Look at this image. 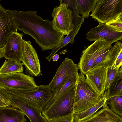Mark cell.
I'll list each match as a JSON object with an SVG mask.
<instances>
[{
	"label": "cell",
	"mask_w": 122,
	"mask_h": 122,
	"mask_svg": "<svg viewBox=\"0 0 122 122\" xmlns=\"http://www.w3.org/2000/svg\"><path fill=\"white\" fill-rule=\"evenodd\" d=\"M25 116L21 110L12 107H0V122H26Z\"/></svg>",
	"instance_id": "17"
},
{
	"label": "cell",
	"mask_w": 122,
	"mask_h": 122,
	"mask_svg": "<svg viewBox=\"0 0 122 122\" xmlns=\"http://www.w3.org/2000/svg\"><path fill=\"white\" fill-rule=\"evenodd\" d=\"M106 103L114 113L122 117V96H116L107 98Z\"/></svg>",
	"instance_id": "23"
},
{
	"label": "cell",
	"mask_w": 122,
	"mask_h": 122,
	"mask_svg": "<svg viewBox=\"0 0 122 122\" xmlns=\"http://www.w3.org/2000/svg\"><path fill=\"white\" fill-rule=\"evenodd\" d=\"M9 107L8 105L0 100V107Z\"/></svg>",
	"instance_id": "33"
},
{
	"label": "cell",
	"mask_w": 122,
	"mask_h": 122,
	"mask_svg": "<svg viewBox=\"0 0 122 122\" xmlns=\"http://www.w3.org/2000/svg\"><path fill=\"white\" fill-rule=\"evenodd\" d=\"M107 90L103 95L98 93L81 72L76 82L73 113H78L92 107L107 95Z\"/></svg>",
	"instance_id": "2"
},
{
	"label": "cell",
	"mask_w": 122,
	"mask_h": 122,
	"mask_svg": "<svg viewBox=\"0 0 122 122\" xmlns=\"http://www.w3.org/2000/svg\"><path fill=\"white\" fill-rule=\"evenodd\" d=\"M22 65L25 68V73L31 76H40L41 70L37 52L30 41L23 40L22 47Z\"/></svg>",
	"instance_id": "10"
},
{
	"label": "cell",
	"mask_w": 122,
	"mask_h": 122,
	"mask_svg": "<svg viewBox=\"0 0 122 122\" xmlns=\"http://www.w3.org/2000/svg\"><path fill=\"white\" fill-rule=\"evenodd\" d=\"M86 35V38L88 41L103 40L111 44L122 38V32L113 30L105 23H99L97 26L92 28Z\"/></svg>",
	"instance_id": "14"
},
{
	"label": "cell",
	"mask_w": 122,
	"mask_h": 122,
	"mask_svg": "<svg viewBox=\"0 0 122 122\" xmlns=\"http://www.w3.org/2000/svg\"><path fill=\"white\" fill-rule=\"evenodd\" d=\"M23 67L22 63L15 60L5 59L0 68V75L18 72L23 73Z\"/></svg>",
	"instance_id": "20"
},
{
	"label": "cell",
	"mask_w": 122,
	"mask_h": 122,
	"mask_svg": "<svg viewBox=\"0 0 122 122\" xmlns=\"http://www.w3.org/2000/svg\"><path fill=\"white\" fill-rule=\"evenodd\" d=\"M8 10L14 17L18 30L33 38L43 51L59 46L65 38L63 34L54 28L52 20H43L36 11Z\"/></svg>",
	"instance_id": "1"
},
{
	"label": "cell",
	"mask_w": 122,
	"mask_h": 122,
	"mask_svg": "<svg viewBox=\"0 0 122 122\" xmlns=\"http://www.w3.org/2000/svg\"><path fill=\"white\" fill-rule=\"evenodd\" d=\"M122 15V0H98L90 16L101 24L109 22Z\"/></svg>",
	"instance_id": "5"
},
{
	"label": "cell",
	"mask_w": 122,
	"mask_h": 122,
	"mask_svg": "<svg viewBox=\"0 0 122 122\" xmlns=\"http://www.w3.org/2000/svg\"><path fill=\"white\" fill-rule=\"evenodd\" d=\"M78 122H122V117L112 111L106 102L100 110Z\"/></svg>",
	"instance_id": "16"
},
{
	"label": "cell",
	"mask_w": 122,
	"mask_h": 122,
	"mask_svg": "<svg viewBox=\"0 0 122 122\" xmlns=\"http://www.w3.org/2000/svg\"><path fill=\"white\" fill-rule=\"evenodd\" d=\"M73 29L70 33L64 38L61 44L53 49V51L57 52L61 48L64 47L68 43L72 44L75 42V37L78 33L81 24L84 22V18L80 16L76 13H72Z\"/></svg>",
	"instance_id": "18"
},
{
	"label": "cell",
	"mask_w": 122,
	"mask_h": 122,
	"mask_svg": "<svg viewBox=\"0 0 122 122\" xmlns=\"http://www.w3.org/2000/svg\"><path fill=\"white\" fill-rule=\"evenodd\" d=\"M119 68L113 69L112 67L107 68L106 86L107 89H108L114 82L122 79L118 76Z\"/></svg>",
	"instance_id": "25"
},
{
	"label": "cell",
	"mask_w": 122,
	"mask_h": 122,
	"mask_svg": "<svg viewBox=\"0 0 122 122\" xmlns=\"http://www.w3.org/2000/svg\"><path fill=\"white\" fill-rule=\"evenodd\" d=\"M73 113L66 116L53 119L48 122H73Z\"/></svg>",
	"instance_id": "29"
},
{
	"label": "cell",
	"mask_w": 122,
	"mask_h": 122,
	"mask_svg": "<svg viewBox=\"0 0 122 122\" xmlns=\"http://www.w3.org/2000/svg\"><path fill=\"white\" fill-rule=\"evenodd\" d=\"M107 99L106 96L98 103L85 111L78 113H73V122H78L83 120L95 113L105 105Z\"/></svg>",
	"instance_id": "21"
},
{
	"label": "cell",
	"mask_w": 122,
	"mask_h": 122,
	"mask_svg": "<svg viewBox=\"0 0 122 122\" xmlns=\"http://www.w3.org/2000/svg\"><path fill=\"white\" fill-rule=\"evenodd\" d=\"M0 100L7 104L9 107L11 106V103L9 94L5 90L0 87Z\"/></svg>",
	"instance_id": "28"
},
{
	"label": "cell",
	"mask_w": 122,
	"mask_h": 122,
	"mask_svg": "<svg viewBox=\"0 0 122 122\" xmlns=\"http://www.w3.org/2000/svg\"><path fill=\"white\" fill-rule=\"evenodd\" d=\"M5 92L18 97L41 109L42 111L53 96L48 85H40L32 90L6 89Z\"/></svg>",
	"instance_id": "4"
},
{
	"label": "cell",
	"mask_w": 122,
	"mask_h": 122,
	"mask_svg": "<svg viewBox=\"0 0 122 122\" xmlns=\"http://www.w3.org/2000/svg\"><path fill=\"white\" fill-rule=\"evenodd\" d=\"M122 49V42L117 41L114 46L112 47L109 51L104 59L96 67L101 66L106 68L112 67L113 68L117 56L120 51Z\"/></svg>",
	"instance_id": "19"
},
{
	"label": "cell",
	"mask_w": 122,
	"mask_h": 122,
	"mask_svg": "<svg viewBox=\"0 0 122 122\" xmlns=\"http://www.w3.org/2000/svg\"><path fill=\"white\" fill-rule=\"evenodd\" d=\"M108 51H109L104 52L96 58L92 67L90 70L94 68L98 64L103 61L106 56Z\"/></svg>",
	"instance_id": "31"
},
{
	"label": "cell",
	"mask_w": 122,
	"mask_h": 122,
	"mask_svg": "<svg viewBox=\"0 0 122 122\" xmlns=\"http://www.w3.org/2000/svg\"><path fill=\"white\" fill-rule=\"evenodd\" d=\"M78 74L76 75H74L71 77L64 84L61 90L56 94L53 96L50 102L47 104L44 108L50 106L55 99L67 88L71 85L75 84L76 82L77 76Z\"/></svg>",
	"instance_id": "26"
},
{
	"label": "cell",
	"mask_w": 122,
	"mask_h": 122,
	"mask_svg": "<svg viewBox=\"0 0 122 122\" xmlns=\"http://www.w3.org/2000/svg\"><path fill=\"white\" fill-rule=\"evenodd\" d=\"M122 64V49L119 53L113 66L112 69L119 68Z\"/></svg>",
	"instance_id": "30"
},
{
	"label": "cell",
	"mask_w": 122,
	"mask_h": 122,
	"mask_svg": "<svg viewBox=\"0 0 122 122\" xmlns=\"http://www.w3.org/2000/svg\"><path fill=\"white\" fill-rule=\"evenodd\" d=\"M59 56L57 54H55L52 57V59L54 62L57 61L59 59Z\"/></svg>",
	"instance_id": "32"
},
{
	"label": "cell",
	"mask_w": 122,
	"mask_h": 122,
	"mask_svg": "<svg viewBox=\"0 0 122 122\" xmlns=\"http://www.w3.org/2000/svg\"><path fill=\"white\" fill-rule=\"evenodd\" d=\"M76 83L71 85L61 93L49 106L41 111L48 121L73 113Z\"/></svg>",
	"instance_id": "3"
},
{
	"label": "cell",
	"mask_w": 122,
	"mask_h": 122,
	"mask_svg": "<svg viewBox=\"0 0 122 122\" xmlns=\"http://www.w3.org/2000/svg\"><path fill=\"white\" fill-rule=\"evenodd\" d=\"M105 24L113 30L122 32V15L117 19Z\"/></svg>",
	"instance_id": "27"
},
{
	"label": "cell",
	"mask_w": 122,
	"mask_h": 122,
	"mask_svg": "<svg viewBox=\"0 0 122 122\" xmlns=\"http://www.w3.org/2000/svg\"><path fill=\"white\" fill-rule=\"evenodd\" d=\"M111 44L106 41L98 40L95 41L82 52L79 63V69L84 75L92 67L96 58L112 47Z\"/></svg>",
	"instance_id": "6"
},
{
	"label": "cell",
	"mask_w": 122,
	"mask_h": 122,
	"mask_svg": "<svg viewBox=\"0 0 122 122\" xmlns=\"http://www.w3.org/2000/svg\"><path fill=\"white\" fill-rule=\"evenodd\" d=\"M23 36L22 33L15 31L8 36L4 47V57L5 59L14 60L20 62L21 61Z\"/></svg>",
	"instance_id": "11"
},
{
	"label": "cell",
	"mask_w": 122,
	"mask_h": 122,
	"mask_svg": "<svg viewBox=\"0 0 122 122\" xmlns=\"http://www.w3.org/2000/svg\"><path fill=\"white\" fill-rule=\"evenodd\" d=\"M8 94L12 107L20 109L31 122H48L42 115L41 109L18 97Z\"/></svg>",
	"instance_id": "13"
},
{
	"label": "cell",
	"mask_w": 122,
	"mask_h": 122,
	"mask_svg": "<svg viewBox=\"0 0 122 122\" xmlns=\"http://www.w3.org/2000/svg\"><path fill=\"white\" fill-rule=\"evenodd\" d=\"M79 70L78 64H75L72 59L67 57L63 61L48 85L52 90L53 96L61 90L71 77L78 74Z\"/></svg>",
	"instance_id": "7"
},
{
	"label": "cell",
	"mask_w": 122,
	"mask_h": 122,
	"mask_svg": "<svg viewBox=\"0 0 122 122\" xmlns=\"http://www.w3.org/2000/svg\"><path fill=\"white\" fill-rule=\"evenodd\" d=\"M98 0H76L77 10L81 16L87 18L89 12L94 9Z\"/></svg>",
	"instance_id": "22"
},
{
	"label": "cell",
	"mask_w": 122,
	"mask_h": 122,
	"mask_svg": "<svg viewBox=\"0 0 122 122\" xmlns=\"http://www.w3.org/2000/svg\"><path fill=\"white\" fill-rule=\"evenodd\" d=\"M51 15L53 27L57 31L65 35H68L72 30V12L65 4L60 3L54 7Z\"/></svg>",
	"instance_id": "9"
},
{
	"label": "cell",
	"mask_w": 122,
	"mask_h": 122,
	"mask_svg": "<svg viewBox=\"0 0 122 122\" xmlns=\"http://www.w3.org/2000/svg\"><path fill=\"white\" fill-rule=\"evenodd\" d=\"M17 30L18 25L13 15L0 4V48L4 47L8 36Z\"/></svg>",
	"instance_id": "12"
},
{
	"label": "cell",
	"mask_w": 122,
	"mask_h": 122,
	"mask_svg": "<svg viewBox=\"0 0 122 122\" xmlns=\"http://www.w3.org/2000/svg\"><path fill=\"white\" fill-rule=\"evenodd\" d=\"M107 98L116 96H122V79L112 83L107 90Z\"/></svg>",
	"instance_id": "24"
},
{
	"label": "cell",
	"mask_w": 122,
	"mask_h": 122,
	"mask_svg": "<svg viewBox=\"0 0 122 122\" xmlns=\"http://www.w3.org/2000/svg\"><path fill=\"white\" fill-rule=\"evenodd\" d=\"M33 77L23 73L0 75V87L6 89L32 90L37 88Z\"/></svg>",
	"instance_id": "8"
},
{
	"label": "cell",
	"mask_w": 122,
	"mask_h": 122,
	"mask_svg": "<svg viewBox=\"0 0 122 122\" xmlns=\"http://www.w3.org/2000/svg\"><path fill=\"white\" fill-rule=\"evenodd\" d=\"M107 68L97 66L90 70L86 74V78L99 94L103 95L106 89Z\"/></svg>",
	"instance_id": "15"
}]
</instances>
